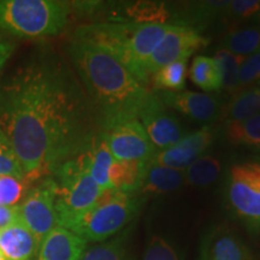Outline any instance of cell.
<instances>
[{"instance_id":"obj_32","label":"cell","mask_w":260,"mask_h":260,"mask_svg":"<svg viewBox=\"0 0 260 260\" xmlns=\"http://www.w3.org/2000/svg\"><path fill=\"white\" fill-rule=\"evenodd\" d=\"M144 260H180L177 252L164 237L154 235L149 240Z\"/></svg>"},{"instance_id":"obj_34","label":"cell","mask_w":260,"mask_h":260,"mask_svg":"<svg viewBox=\"0 0 260 260\" xmlns=\"http://www.w3.org/2000/svg\"><path fill=\"white\" fill-rule=\"evenodd\" d=\"M15 44L8 37L0 32V74L4 70L6 63L15 51Z\"/></svg>"},{"instance_id":"obj_16","label":"cell","mask_w":260,"mask_h":260,"mask_svg":"<svg viewBox=\"0 0 260 260\" xmlns=\"http://www.w3.org/2000/svg\"><path fill=\"white\" fill-rule=\"evenodd\" d=\"M38 249L37 239L19 219L0 230V251L6 260H35Z\"/></svg>"},{"instance_id":"obj_27","label":"cell","mask_w":260,"mask_h":260,"mask_svg":"<svg viewBox=\"0 0 260 260\" xmlns=\"http://www.w3.org/2000/svg\"><path fill=\"white\" fill-rule=\"evenodd\" d=\"M225 138L232 145L260 149V113L245 121L226 122Z\"/></svg>"},{"instance_id":"obj_11","label":"cell","mask_w":260,"mask_h":260,"mask_svg":"<svg viewBox=\"0 0 260 260\" xmlns=\"http://www.w3.org/2000/svg\"><path fill=\"white\" fill-rule=\"evenodd\" d=\"M162 105L198 123H211L222 117L223 103L212 93L178 90V92H154Z\"/></svg>"},{"instance_id":"obj_10","label":"cell","mask_w":260,"mask_h":260,"mask_svg":"<svg viewBox=\"0 0 260 260\" xmlns=\"http://www.w3.org/2000/svg\"><path fill=\"white\" fill-rule=\"evenodd\" d=\"M209 39L186 25L171 24L146 64L149 79L155 71L175 61L189 59L191 54L209 45Z\"/></svg>"},{"instance_id":"obj_22","label":"cell","mask_w":260,"mask_h":260,"mask_svg":"<svg viewBox=\"0 0 260 260\" xmlns=\"http://www.w3.org/2000/svg\"><path fill=\"white\" fill-rule=\"evenodd\" d=\"M220 48L226 50L236 56L248 57L260 52V25H237L226 31Z\"/></svg>"},{"instance_id":"obj_24","label":"cell","mask_w":260,"mask_h":260,"mask_svg":"<svg viewBox=\"0 0 260 260\" xmlns=\"http://www.w3.org/2000/svg\"><path fill=\"white\" fill-rule=\"evenodd\" d=\"M128 240L129 230L125 229L106 241L87 246L80 260H132Z\"/></svg>"},{"instance_id":"obj_28","label":"cell","mask_w":260,"mask_h":260,"mask_svg":"<svg viewBox=\"0 0 260 260\" xmlns=\"http://www.w3.org/2000/svg\"><path fill=\"white\" fill-rule=\"evenodd\" d=\"M217 61L219 63L220 70H222V79H223V88L222 90H225L226 94L230 96L240 89V68L245 57L236 56V54L232 53V52L219 48L218 51L214 54Z\"/></svg>"},{"instance_id":"obj_31","label":"cell","mask_w":260,"mask_h":260,"mask_svg":"<svg viewBox=\"0 0 260 260\" xmlns=\"http://www.w3.org/2000/svg\"><path fill=\"white\" fill-rule=\"evenodd\" d=\"M0 176H16L24 180L17 155L2 130H0Z\"/></svg>"},{"instance_id":"obj_30","label":"cell","mask_w":260,"mask_h":260,"mask_svg":"<svg viewBox=\"0 0 260 260\" xmlns=\"http://www.w3.org/2000/svg\"><path fill=\"white\" fill-rule=\"evenodd\" d=\"M25 180L16 176H0V206H16L27 193Z\"/></svg>"},{"instance_id":"obj_37","label":"cell","mask_w":260,"mask_h":260,"mask_svg":"<svg viewBox=\"0 0 260 260\" xmlns=\"http://www.w3.org/2000/svg\"><path fill=\"white\" fill-rule=\"evenodd\" d=\"M0 260H6V258H5V255L3 254V252L0 251Z\"/></svg>"},{"instance_id":"obj_13","label":"cell","mask_w":260,"mask_h":260,"mask_svg":"<svg viewBox=\"0 0 260 260\" xmlns=\"http://www.w3.org/2000/svg\"><path fill=\"white\" fill-rule=\"evenodd\" d=\"M213 141L214 132L210 125H205L197 132L186 134L171 147L155 152L148 162L184 171L191 162L205 154Z\"/></svg>"},{"instance_id":"obj_35","label":"cell","mask_w":260,"mask_h":260,"mask_svg":"<svg viewBox=\"0 0 260 260\" xmlns=\"http://www.w3.org/2000/svg\"><path fill=\"white\" fill-rule=\"evenodd\" d=\"M18 219L17 205L16 206H0V230L5 229Z\"/></svg>"},{"instance_id":"obj_8","label":"cell","mask_w":260,"mask_h":260,"mask_svg":"<svg viewBox=\"0 0 260 260\" xmlns=\"http://www.w3.org/2000/svg\"><path fill=\"white\" fill-rule=\"evenodd\" d=\"M18 219L30 230L40 246L48 233L58 226L56 211V182L53 177L41 178L37 186L27 190L17 205Z\"/></svg>"},{"instance_id":"obj_15","label":"cell","mask_w":260,"mask_h":260,"mask_svg":"<svg viewBox=\"0 0 260 260\" xmlns=\"http://www.w3.org/2000/svg\"><path fill=\"white\" fill-rule=\"evenodd\" d=\"M88 243L63 226H56L44 237L35 260H80Z\"/></svg>"},{"instance_id":"obj_7","label":"cell","mask_w":260,"mask_h":260,"mask_svg":"<svg viewBox=\"0 0 260 260\" xmlns=\"http://www.w3.org/2000/svg\"><path fill=\"white\" fill-rule=\"evenodd\" d=\"M225 200L233 216L251 233H260V161H243L230 168Z\"/></svg>"},{"instance_id":"obj_9","label":"cell","mask_w":260,"mask_h":260,"mask_svg":"<svg viewBox=\"0 0 260 260\" xmlns=\"http://www.w3.org/2000/svg\"><path fill=\"white\" fill-rule=\"evenodd\" d=\"M100 132L115 160L148 162L157 152L139 118L122 119Z\"/></svg>"},{"instance_id":"obj_18","label":"cell","mask_w":260,"mask_h":260,"mask_svg":"<svg viewBox=\"0 0 260 260\" xmlns=\"http://www.w3.org/2000/svg\"><path fill=\"white\" fill-rule=\"evenodd\" d=\"M182 184H184L183 171L147 162L144 182L139 194L147 198L148 194L159 195L172 193L180 189Z\"/></svg>"},{"instance_id":"obj_6","label":"cell","mask_w":260,"mask_h":260,"mask_svg":"<svg viewBox=\"0 0 260 260\" xmlns=\"http://www.w3.org/2000/svg\"><path fill=\"white\" fill-rule=\"evenodd\" d=\"M51 176L56 182V211L59 226L67 228L87 212L104 191L90 176L82 152L64 161Z\"/></svg>"},{"instance_id":"obj_14","label":"cell","mask_w":260,"mask_h":260,"mask_svg":"<svg viewBox=\"0 0 260 260\" xmlns=\"http://www.w3.org/2000/svg\"><path fill=\"white\" fill-rule=\"evenodd\" d=\"M199 260H253V254L234 230L219 225L204 236Z\"/></svg>"},{"instance_id":"obj_29","label":"cell","mask_w":260,"mask_h":260,"mask_svg":"<svg viewBox=\"0 0 260 260\" xmlns=\"http://www.w3.org/2000/svg\"><path fill=\"white\" fill-rule=\"evenodd\" d=\"M260 12V0H230L224 11L223 22L236 24L255 19Z\"/></svg>"},{"instance_id":"obj_12","label":"cell","mask_w":260,"mask_h":260,"mask_svg":"<svg viewBox=\"0 0 260 260\" xmlns=\"http://www.w3.org/2000/svg\"><path fill=\"white\" fill-rule=\"evenodd\" d=\"M139 121L157 152L177 144L187 134L177 117L162 105L155 93L140 112Z\"/></svg>"},{"instance_id":"obj_19","label":"cell","mask_w":260,"mask_h":260,"mask_svg":"<svg viewBox=\"0 0 260 260\" xmlns=\"http://www.w3.org/2000/svg\"><path fill=\"white\" fill-rule=\"evenodd\" d=\"M229 0H206L195 2L184 9L180 15V21L176 24L186 25L201 32V30L216 21H223Z\"/></svg>"},{"instance_id":"obj_20","label":"cell","mask_w":260,"mask_h":260,"mask_svg":"<svg viewBox=\"0 0 260 260\" xmlns=\"http://www.w3.org/2000/svg\"><path fill=\"white\" fill-rule=\"evenodd\" d=\"M147 162L138 160H115L109 172L111 188L129 194H139L144 182Z\"/></svg>"},{"instance_id":"obj_26","label":"cell","mask_w":260,"mask_h":260,"mask_svg":"<svg viewBox=\"0 0 260 260\" xmlns=\"http://www.w3.org/2000/svg\"><path fill=\"white\" fill-rule=\"evenodd\" d=\"M188 74V59L168 64L155 71L149 79L153 92H178L186 86Z\"/></svg>"},{"instance_id":"obj_25","label":"cell","mask_w":260,"mask_h":260,"mask_svg":"<svg viewBox=\"0 0 260 260\" xmlns=\"http://www.w3.org/2000/svg\"><path fill=\"white\" fill-rule=\"evenodd\" d=\"M222 162L218 158L204 154L183 171L184 184L195 188H206L218 180Z\"/></svg>"},{"instance_id":"obj_38","label":"cell","mask_w":260,"mask_h":260,"mask_svg":"<svg viewBox=\"0 0 260 260\" xmlns=\"http://www.w3.org/2000/svg\"><path fill=\"white\" fill-rule=\"evenodd\" d=\"M258 86H260V84H258Z\"/></svg>"},{"instance_id":"obj_1","label":"cell","mask_w":260,"mask_h":260,"mask_svg":"<svg viewBox=\"0 0 260 260\" xmlns=\"http://www.w3.org/2000/svg\"><path fill=\"white\" fill-rule=\"evenodd\" d=\"M0 130L24 180L34 182L80 154L99 125L73 67L50 48H38L0 74Z\"/></svg>"},{"instance_id":"obj_21","label":"cell","mask_w":260,"mask_h":260,"mask_svg":"<svg viewBox=\"0 0 260 260\" xmlns=\"http://www.w3.org/2000/svg\"><path fill=\"white\" fill-rule=\"evenodd\" d=\"M260 113V86H251L233 94L223 107L222 117L226 122H240Z\"/></svg>"},{"instance_id":"obj_5","label":"cell","mask_w":260,"mask_h":260,"mask_svg":"<svg viewBox=\"0 0 260 260\" xmlns=\"http://www.w3.org/2000/svg\"><path fill=\"white\" fill-rule=\"evenodd\" d=\"M146 203L141 194H129L111 189L104 190L93 207L75 219L65 229L87 243L104 242L126 229Z\"/></svg>"},{"instance_id":"obj_23","label":"cell","mask_w":260,"mask_h":260,"mask_svg":"<svg viewBox=\"0 0 260 260\" xmlns=\"http://www.w3.org/2000/svg\"><path fill=\"white\" fill-rule=\"evenodd\" d=\"M189 77L191 82L205 93L220 92L223 88L222 70L214 57L195 56L190 65Z\"/></svg>"},{"instance_id":"obj_33","label":"cell","mask_w":260,"mask_h":260,"mask_svg":"<svg viewBox=\"0 0 260 260\" xmlns=\"http://www.w3.org/2000/svg\"><path fill=\"white\" fill-rule=\"evenodd\" d=\"M240 88L260 84V52L245 57L240 68Z\"/></svg>"},{"instance_id":"obj_4","label":"cell","mask_w":260,"mask_h":260,"mask_svg":"<svg viewBox=\"0 0 260 260\" xmlns=\"http://www.w3.org/2000/svg\"><path fill=\"white\" fill-rule=\"evenodd\" d=\"M71 4L58 0H0V31L23 39L56 37L67 27Z\"/></svg>"},{"instance_id":"obj_2","label":"cell","mask_w":260,"mask_h":260,"mask_svg":"<svg viewBox=\"0 0 260 260\" xmlns=\"http://www.w3.org/2000/svg\"><path fill=\"white\" fill-rule=\"evenodd\" d=\"M68 56L92 105L99 130L122 119L139 118L154 96L153 90L128 68L92 42L73 35Z\"/></svg>"},{"instance_id":"obj_36","label":"cell","mask_w":260,"mask_h":260,"mask_svg":"<svg viewBox=\"0 0 260 260\" xmlns=\"http://www.w3.org/2000/svg\"><path fill=\"white\" fill-rule=\"evenodd\" d=\"M254 21H255V23H256V24H259V25H260V12L258 14V16H256V17H255Z\"/></svg>"},{"instance_id":"obj_17","label":"cell","mask_w":260,"mask_h":260,"mask_svg":"<svg viewBox=\"0 0 260 260\" xmlns=\"http://www.w3.org/2000/svg\"><path fill=\"white\" fill-rule=\"evenodd\" d=\"M84 162L90 176L102 190L111 189L109 180V172L115 158L107 147L103 133L98 132L86 148L82 151Z\"/></svg>"},{"instance_id":"obj_3","label":"cell","mask_w":260,"mask_h":260,"mask_svg":"<svg viewBox=\"0 0 260 260\" xmlns=\"http://www.w3.org/2000/svg\"><path fill=\"white\" fill-rule=\"evenodd\" d=\"M172 23L107 21L80 25L74 37L92 42L119 60L145 86L149 84L147 60Z\"/></svg>"}]
</instances>
